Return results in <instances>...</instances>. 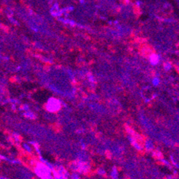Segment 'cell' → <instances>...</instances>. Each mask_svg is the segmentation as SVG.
Returning a JSON list of instances; mask_svg holds the SVG:
<instances>
[{"label": "cell", "mask_w": 179, "mask_h": 179, "mask_svg": "<svg viewBox=\"0 0 179 179\" xmlns=\"http://www.w3.org/2000/svg\"><path fill=\"white\" fill-rule=\"evenodd\" d=\"M151 61L153 64H157L159 61V58L157 55H153L151 58Z\"/></svg>", "instance_id": "1"}, {"label": "cell", "mask_w": 179, "mask_h": 179, "mask_svg": "<svg viewBox=\"0 0 179 179\" xmlns=\"http://www.w3.org/2000/svg\"><path fill=\"white\" fill-rule=\"evenodd\" d=\"M165 69H167V70H168V69H170V68H171V65L170 63H167L166 65H165Z\"/></svg>", "instance_id": "2"}]
</instances>
